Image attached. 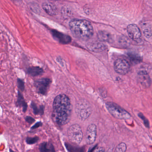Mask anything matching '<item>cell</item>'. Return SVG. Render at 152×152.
<instances>
[{"instance_id": "obj_9", "label": "cell", "mask_w": 152, "mask_h": 152, "mask_svg": "<svg viewBox=\"0 0 152 152\" xmlns=\"http://www.w3.org/2000/svg\"><path fill=\"white\" fill-rule=\"evenodd\" d=\"M96 134L97 128L96 126L94 124L89 125L86 132V142L87 144H93L95 142Z\"/></svg>"}, {"instance_id": "obj_20", "label": "cell", "mask_w": 152, "mask_h": 152, "mask_svg": "<svg viewBox=\"0 0 152 152\" xmlns=\"http://www.w3.org/2000/svg\"><path fill=\"white\" fill-rule=\"evenodd\" d=\"M31 106H32V109H33V111H34V113L35 114H43L44 111L43 108H38L36 104L34 103V102H32L31 103Z\"/></svg>"}, {"instance_id": "obj_12", "label": "cell", "mask_w": 152, "mask_h": 152, "mask_svg": "<svg viewBox=\"0 0 152 152\" xmlns=\"http://www.w3.org/2000/svg\"><path fill=\"white\" fill-rule=\"evenodd\" d=\"M138 79L141 84L145 86L148 87L151 84V79L148 74L144 71H141L138 74Z\"/></svg>"}, {"instance_id": "obj_29", "label": "cell", "mask_w": 152, "mask_h": 152, "mask_svg": "<svg viewBox=\"0 0 152 152\" xmlns=\"http://www.w3.org/2000/svg\"><path fill=\"white\" fill-rule=\"evenodd\" d=\"M96 152H104V151L103 148H100Z\"/></svg>"}, {"instance_id": "obj_17", "label": "cell", "mask_w": 152, "mask_h": 152, "mask_svg": "<svg viewBox=\"0 0 152 152\" xmlns=\"http://www.w3.org/2000/svg\"><path fill=\"white\" fill-rule=\"evenodd\" d=\"M65 146L69 152H84V148H77L69 143H65Z\"/></svg>"}, {"instance_id": "obj_7", "label": "cell", "mask_w": 152, "mask_h": 152, "mask_svg": "<svg viewBox=\"0 0 152 152\" xmlns=\"http://www.w3.org/2000/svg\"><path fill=\"white\" fill-rule=\"evenodd\" d=\"M127 31L129 37L133 41L139 42L142 39V32L140 28L136 24L129 25L127 28Z\"/></svg>"}, {"instance_id": "obj_2", "label": "cell", "mask_w": 152, "mask_h": 152, "mask_svg": "<svg viewBox=\"0 0 152 152\" xmlns=\"http://www.w3.org/2000/svg\"><path fill=\"white\" fill-rule=\"evenodd\" d=\"M69 26L74 36L82 41L89 40L94 34L92 24L86 20H72L69 22Z\"/></svg>"}, {"instance_id": "obj_18", "label": "cell", "mask_w": 152, "mask_h": 152, "mask_svg": "<svg viewBox=\"0 0 152 152\" xmlns=\"http://www.w3.org/2000/svg\"><path fill=\"white\" fill-rule=\"evenodd\" d=\"M142 27V31L144 35L147 38H150L152 34L151 29L149 25L144 24Z\"/></svg>"}, {"instance_id": "obj_4", "label": "cell", "mask_w": 152, "mask_h": 152, "mask_svg": "<svg viewBox=\"0 0 152 152\" xmlns=\"http://www.w3.org/2000/svg\"><path fill=\"white\" fill-rule=\"evenodd\" d=\"M67 134L69 141L75 144H79L83 139L82 129L78 124L70 126L68 129Z\"/></svg>"}, {"instance_id": "obj_14", "label": "cell", "mask_w": 152, "mask_h": 152, "mask_svg": "<svg viewBox=\"0 0 152 152\" xmlns=\"http://www.w3.org/2000/svg\"><path fill=\"white\" fill-rule=\"evenodd\" d=\"M27 72L30 75L35 77L42 75L43 73V70L39 67L33 66L28 69Z\"/></svg>"}, {"instance_id": "obj_21", "label": "cell", "mask_w": 152, "mask_h": 152, "mask_svg": "<svg viewBox=\"0 0 152 152\" xmlns=\"http://www.w3.org/2000/svg\"><path fill=\"white\" fill-rule=\"evenodd\" d=\"M126 145L125 143L121 142L118 145L115 149V152H126Z\"/></svg>"}, {"instance_id": "obj_8", "label": "cell", "mask_w": 152, "mask_h": 152, "mask_svg": "<svg viewBox=\"0 0 152 152\" xmlns=\"http://www.w3.org/2000/svg\"><path fill=\"white\" fill-rule=\"evenodd\" d=\"M51 80L48 78H42L37 80L35 86L37 92L41 94H47L51 84Z\"/></svg>"}, {"instance_id": "obj_27", "label": "cell", "mask_w": 152, "mask_h": 152, "mask_svg": "<svg viewBox=\"0 0 152 152\" xmlns=\"http://www.w3.org/2000/svg\"><path fill=\"white\" fill-rule=\"evenodd\" d=\"M50 150L51 152H55V150H54V147L52 144H50Z\"/></svg>"}, {"instance_id": "obj_10", "label": "cell", "mask_w": 152, "mask_h": 152, "mask_svg": "<svg viewBox=\"0 0 152 152\" xmlns=\"http://www.w3.org/2000/svg\"><path fill=\"white\" fill-rule=\"evenodd\" d=\"M87 47L89 50L95 53H101L106 50L107 47L104 44L99 42L89 43Z\"/></svg>"}, {"instance_id": "obj_28", "label": "cell", "mask_w": 152, "mask_h": 152, "mask_svg": "<svg viewBox=\"0 0 152 152\" xmlns=\"http://www.w3.org/2000/svg\"><path fill=\"white\" fill-rule=\"evenodd\" d=\"M96 146H97V145H95L94 147H92V148H90L89 149V151H88V152H93L94 151L95 149L96 148Z\"/></svg>"}, {"instance_id": "obj_15", "label": "cell", "mask_w": 152, "mask_h": 152, "mask_svg": "<svg viewBox=\"0 0 152 152\" xmlns=\"http://www.w3.org/2000/svg\"><path fill=\"white\" fill-rule=\"evenodd\" d=\"M98 39L103 42H109L112 40L111 36L108 32L100 31L97 34Z\"/></svg>"}, {"instance_id": "obj_30", "label": "cell", "mask_w": 152, "mask_h": 152, "mask_svg": "<svg viewBox=\"0 0 152 152\" xmlns=\"http://www.w3.org/2000/svg\"><path fill=\"white\" fill-rule=\"evenodd\" d=\"M10 152H14V151H12V150H10Z\"/></svg>"}, {"instance_id": "obj_6", "label": "cell", "mask_w": 152, "mask_h": 152, "mask_svg": "<svg viewBox=\"0 0 152 152\" xmlns=\"http://www.w3.org/2000/svg\"><path fill=\"white\" fill-rule=\"evenodd\" d=\"M130 68V65L129 62L125 59H118L114 62V70L119 75H126L128 73Z\"/></svg>"}, {"instance_id": "obj_19", "label": "cell", "mask_w": 152, "mask_h": 152, "mask_svg": "<svg viewBox=\"0 0 152 152\" xmlns=\"http://www.w3.org/2000/svg\"><path fill=\"white\" fill-rule=\"evenodd\" d=\"M61 14L65 18H69L72 15V12L69 7L64 6L61 9Z\"/></svg>"}, {"instance_id": "obj_13", "label": "cell", "mask_w": 152, "mask_h": 152, "mask_svg": "<svg viewBox=\"0 0 152 152\" xmlns=\"http://www.w3.org/2000/svg\"><path fill=\"white\" fill-rule=\"evenodd\" d=\"M53 35L55 38H57L59 42L62 43H68L71 41L70 37L63 34L60 33L59 32L54 31L53 32Z\"/></svg>"}, {"instance_id": "obj_24", "label": "cell", "mask_w": 152, "mask_h": 152, "mask_svg": "<svg viewBox=\"0 0 152 152\" xmlns=\"http://www.w3.org/2000/svg\"><path fill=\"white\" fill-rule=\"evenodd\" d=\"M17 83H18V86L20 90L21 91H23L25 90V83L24 81L20 79H18L17 80Z\"/></svg>"}, {"instance_id": "obj_26", "label": "cell", "mask_w": 152, "mask_h": 152, "mask_svg": "<svg viewBox=\"0 0 152 152\" xmlns=\"http://www.w3.org/2000/svg\"><path fill=\"white\" fill-rule=\"evenodd\" d=\"M42 126V123L41 122H38L36 124H35L31 128V129H35L41 126Z\"/></svg>"}, {"instance_id": "obj_25", "label": "cell", "mask_w": 152, "mask_h": 152, "mask_svg": "<svg viewBox=\"0 0 152 152\" xmlns=\"http://www.w3.org/2000/svg\"><path fill=\"white\" fill-rule=\"evenodd\" d=\"M26 120L29 124H32L35 121L34 119L32 117H29V116H27V117H26Z\"/></svg>"}, {"instance_id": "obj_3", "label": "cell", "mask_w": 152, "mask_h": 152, "mask_svg": "<svg viewBox=\"0 0 152 152\" xmlns=\"http://www.w3.org/2000/svg\"><path fill=\"white\" fill-rule=\"evenodd\" d=\"M106 106L110 113L116 118L126 120L131 118V115L127 111L114 103H106Z\"/></svg>"}, {"instance_id": "obj_31", "label": "cell", "mask_w": 152, "mask_h": 152, "mask_svg": "<svg viewBox=\"0 0 152 152\" xmlns=\"http://www.w3.org/2000/svg\"><path fill=\"white\" fill-rule=\"evenodd\" d=\"M16 1H18V0H16ZM18 1H19V0H18Z\"/></svg>"}, {"instance_id": "obj_23", "label": "cell", "mask_w": 152, "mask_h": 152, "mask_svg": "<svg viewBox=\"0 0 152 152\" xmlns=\"http://www.w3.org/2000/svg\"><path fill=\"white\" fill-rule=\"evenodd\" d=\"M38 140H39V137H27L26 139V142L28 144L32 145L37 142Z\"/></svg>"}, {"instance_id": "obj_11", "label": "cell", "mask_w": 152, "mask_h": 152, "mask_svg": "<svg viewBox=\"0 0 152 152\" xmlns=\"http://www.w3.org/2000/svg\"><path fill=\"white\" fill-rule=\"evenodd\" d=\"M42 6L43 9L48 15L54 16L58 14V8L53 4L50 2H44Z\"/></svg>"}, {"instance_id": "obj_16", "label": "cell", "mask_w": 152, "mask_h": 152, "mask_svg": "<svg viewBox=\"0 0 152 152\" xmlns=\"http://www.w3.org/2000/svg\"><path fill=\"white\" fill-rule=\"evenodd\" d=\"M18 105L21 107L23 109L24 112H26L27 109V104L24 100V97L22 94L19 91H18V101H17Z\"/></svg>"}, {"instance_id": "obj_5", "label": "cell", "mask_w": 152, "mask_h": 152, "mask_svg": "<svg viewBox=\"0 0 152 152\" xmlns=\"http://www.w3.org/2000/svg\"><path fill=\"white\" fill-rule=\"evenodd\" d=\"M90 104L86 101L80 100L77 104L76 112L80 119L84 121L87 119L91 113Z\"/></svg>"}, {"instance_id": "obj_1", "label": "cell", "mask_w": 152, "mask_h": 152, "mask_svg": "<svg viewBox=\"0 0 152 152\" xmlns=\"http://www.w3.org/2000/svg\"><path fill=\"white\" fill-rule=\"evenodd\" d=\"M72 104L68 96L60 94L55 97L53 103L52 117L54 121L58 125L67 124L71 119Z\"/></svg>"}, {"instance_id": "obj_22", "label": "cell", "mask_w": 152, "mask_h": 152, "mask_svg": "<svg viewBox=\"0 0 152 152\" xmlns=\"http://www.w3.org/2000/svg\"><path fill=\"white\" fill-rule=\"evenodd\" d=\"M47 143L44 142L39 145V150L40 152H50V148L47 147Z\"/></svg>"}]
</instances>
